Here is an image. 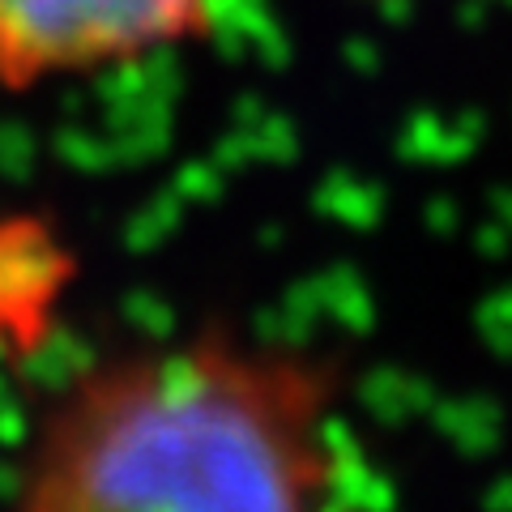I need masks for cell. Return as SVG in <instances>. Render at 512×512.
Masks as SVG:
<instances>
[{"label": "cell", "mask_w": 512, "mask_h": 512, "mask_svg": "<svg viewBox=\"0 0 512 512\" xmlns=\"http://www.w3.org/2000/svg\"><path fill=\"white\" fill-rule=\"evenodd\" d=\"M342 384L218 320L103 350L39 402L5 512H359Z\"/></svg>", "instance_id": "obj_1"}, {"label": "cell", "mask_w": 512, "mask_h": 512, "mask_svg": "<svg viewBox=\"0 0 512 512\" xmlns=\"http://www.w3.org/2000/svg\"><path fill=\"white\" fill-rule=\"evenodd\" d=\"M214 35V0H0V90L133 69Z\"/></svg>", "instance_id": "obj_2"}]
</instances>
